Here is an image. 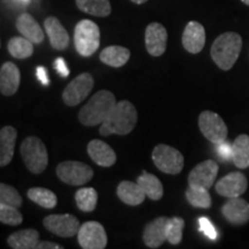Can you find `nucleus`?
I'll use <instances>...</instances> for the list:
<instances>
[{"label": "nucleus", "instance_id": "nucleus-1", "mask_svg": "<svg viewBox=\"0 0 249 249\" xmlns=\"http://www.w3.org/2000/svg\"><path fill=\"white\" fill-rule=\"evenodd\" d=\"M136 121L138 112L135 107L128 101H120L114 105L107 119L103 121L99 133L103 136H108L111 134L127 135L134 129Z\"/></svg>", "mask_w": 249, "mask_h": 249}, {"label": "nucleus", "instance_id": "nucleus-2", "mask_svg": "<svg viewBox=\"0 0 249 249\" xmlns=\"http://www.w3.org/2000/svg\"><path fill=\"white\" fill-rule=\"evenodd\" d=\"M242 48V38L239 34L229 31L218 36L211 46V58L220 70L230 71L238 60Z\"/></svg>", "mask_w": 249, "mask_h": 249}, {"label": "nucleus", "instance_id": "nucleus-3", "mask_svg": "<svg viewBox=\"0 0 249 249\" xmlns=\"http://www.w3.org/2000/svg\"><path fill=\"white\" fill-rule=\"evenodd\" d=\"M117 104L116 96L107 90L96 92L79 112L80 123L85 126L102 124Z\"/></svg>", "mask_w": 249, "mask_h": 249}, {"label": "nucleus", "instance_id": "nucleus-4", "mask_svg": "<svg viewBox=\"0 0 249 249\" xmlns=\"http://www.w3.org/2000/svg\"><path fill=\"white\" fill-rule=\"evenodd\" d=\"M21 156L27 169L34 174H39L45 171L49 163L48 150L42 140L36 136L24 139L20 148Z\"/></svg>", "mask_w": 249, "mask_h": 249}, {"label": "nucleus", "instance_id": "nucleus-5", "mask_svg": "<svg viewBox=\"0 0 249 249\" xmlns=\"http://www.w3.org/2000/svg\"><path fill=\"white\" fill-rule=\"evenodd\" d=\"M101 33L97 24L90 20H82L75 26L74 43L79 54L82 57H90L99 48Z\"/></svg>", "mask_w": 249, "mask_h": 249}, {"label": "nucleus", "instance_id": "nucleus-6", "mask_svg": "<svg viewBox=\"0 0 249 249\" xmlns=\"http://www.w3.org/2000/svg\"><path fill=\"white\" fill-rule=\"evenodd\" d=\"M151 157L156 167L164 173L178 174L183 169V156L181 152L170 145H156Z\"/></svg>", "mask_w": 249, "mask_h": 249}, {"label": "nucleus", "instance_id": "nucleus-7", "mask_svg": "<svg viewBox=\"0 0 249 249\" xmlns=\"http://www.w3.org/2000/svg\"><path fill=\"white\" fill-rule=\"evenodd\" d=\"M57 176L67 185L82 186L92 179L93 170L81 161L65 160L57 166Z\"/></svg>", "mask_w": 249, "mask_h": 249}, {"label": "nucleus", "instance_id": "nucleus-8", "mask_svg": "<svg viewBox=\"0 0 249 249\" xmlns=\"http://www.w3.org/2000/svg\"><path fill=\"white\" fill-rule=\"evenodd\" d=\"M198 127H200L204 138L213 143H220L226 141L227 129L224 120L213 111L202 112L198 117Z\"/></svg>", "mask_w": 249, "mask_h": 249}, {"label": "nucleus", "instance_id": "nucleus-9", "mask_svg": "<svg viewBox=\"0 0 249 249\" xmlns=\"http://www.w3.org/2000/svg\"><path fill=\"white\" fill-rule=\"evenodd\" d=\"M93 88V77L89 73H82L76 76L62 92V101L68 107H76L88 97Z\"/></svg>", "mask_w": 249, "mask_h": 249}, {"label": "nucleus", "instance_id": "nucleus-10", "mask_svg": "<svg viewBox=\"0 0 249 249\" xmlns=\"http://www.w3.org/2000/svg\"><path fill=\"white\" fill-rule=\"evenodd\" d=\"M77 241L83 249H104L107 245V235L101 223L87 222L80 227Z\"/></svg>", "mask_w": 249, "mask_h": 249}, {"label": "nucleus", "instance_id": "nucleus-11", "mask_svg": "<svg viewBox=\"0 0 249 249\" xmlns=\"http://www.w3.org/2000/svg\"><path fill=\"white\" fill-rule=\"evenodd\" d=\"M45 229L61 238H71L80 230L79 219L73 214H50L43 220Z\"/></svg>", "mask_w": 249, "mask_h": 249}, {"label": "nucleus", "instance_id": "nucleus-12", "mask_svg": "<svg viewBox=\"0 0 249 249\" xmlns=\"http://www.w3.org/2000/svg\"><path fill=\"white\" fill-rule=\"evenodd\" d=\"M218 174V165L213 160H204L196 165L188 176L189 187H201L209 189Z\"/></svg>", "mask_w": 249, "mask_h": 249}, {"label": "nucleus", "instance_id": "nucleus-13", "mask_svg": "<svg viewBox=\"0 0 249 249\" xmlns=\"http://www.w3.org/2000/svg\"><path fill=\"white\" fill-rule=\"evenodd\" d=\"M248 181L245 174L241 172H232L218 180L216 183V192L227 198L239 197L247 191Z\"/></svg>", "mask_w": 249, "mask_h": 249}, {"label": "nucleus", "instance_id": "nucleus-14", "mask_svg": "<svg viewBox=\"0 0 249 249\" xmlns=\"http://www.w3.org/2000/svg\"><path fill=\"white\" fill-rule=\"evenodd\" d=\"M167 45V31L158 22H152L145 29V48L149 54L160 57Z\"/></svg>", "mask_w": 249, "mask_h": 249}, {"label": "nucleus", "instance_id": "nucleus-15", "mask_svg": "<svg viewBox=\"0 0 249 249\" xmlns=\"http://www.w3.org/2000/svg\"><path fill=\"white\" fill-rule=\"evenodd\" d=\"M170 218L158 217L145 226L143 241L149 248H158L167 240V226Z\"/></svg>", "mask_w": 249, "mask_h": 249}, {"label": "nucleus", "instance_id": "nucleus-16", "mask_svg": "<svg viewBox=\"0 0 249 249\" xmlns=\"http://www.w3.org/2000/svg\"><path fill=\"white\" fill-rule=\"evenodd\" d=\"M205 44V30L201 23L191 21L182 34V45L189 53H200Z\"/></svg>", "mask_w": 249, "mask_h": 249}, {"label": "nucleus", "instance_id": "nucleus-17", "mask_svg": "<svg viewBox=\"0 0 249 249\" xmlns=\"http://www.w3.org/2000/svg\"><path fill=\"white\" fill-rule=\"evenodd\" d=\"M223 216L233 225H244L249 220V203L239 197H231L222 208Z\"/></svg>", "mask_w": 249, "mask_h": 249}, {"label": "nucleus", "instance_id": "nucleus-18", "mask_svg": "<svg viewBox=\"0 0 249 249\" xmlns=\"http://www.w3.org/2000/svg\"><path fill=\"white\" fill-rule=\"evenodd\" d=\"M20 70L14 62H5L0 70V91L4 96H13L20 87Z\"/></svg>", "mask_w": 249, "mask_h": 249}, {"label": "nucleus", "instance_id": "nucleus-19", "mask_svg": "<svg viewBox=\"0 0 249 249\" xmlns=\"http://www.w3.org/2000/svg\"><path fill=\"white\" fill-rule=\"evenodd\" d=\"M88 154L96 164L103 167H110L116 164L117 155L107 143L101 140H92L88 144Z\"/></svg>", "mask_w": 249, "mask_h": 249}, {"label": "nucleus", "instance_id": "nucleus-20", "mask_svg": "<svg viewBox=\"0 0 249 249\" xmlns=\"http://www.w3.org/2000/svg\"><path fill=\"white\" fill-rule=\"evenodd\" d=\"M44 28L49 35L51 46L55 50H65L70 44V36L67 30L57 18L50 17L44 21Z\"/></svg>", "mask_w": 249, "mask_h": 249}, {"label": "nucleus", "instance_id": "nucleus-21", "mask_svg": "<svg viewBox=\"0 0 249 249\" xmlns=\"http://www.w3.org/2000/svg\"><path fill=\"white\" fill-rule=\"evenodd\" d=\"M17 29L35 44H39L44 40V33L38 22L31 17L30 14L23 13L18 18L17 20Z\"/></svg>", "mask_w": 249, "mask_h": 249}, {"label": "nucleus", "instance_id": "nucleus-22", "mask_svg": "<svg viewBox=\"0 0 249 249\" xmlns=\"http://www.w3.org/2000/svg\"><path fill=\"white\" fill-rule=\"evenodd\" d=\"M17 129L12 126H5L0 130V166L4 167L11 163L14 155Z\"/></svg>", "mask_w": 249, "mask_h": 249}, {"label": "nucleus", "instance_id": "nucleus-23", "mask_svg": "<svg viewBox=\"0 0 249 249\" xmlns=\"http://www.w3.org/2000/svg\"><path fill=\"white\" fill-rule=\"evenodd\" d=\"M7 244L14 249H36L39 244V233L34 229L21 230L8 236Z\"/></svg>", "mask_w": 249, "mask_h": 249}, {"label": "nucleus", "instance_id": "nucleus-24", "mask_svg": "<svg viewBox=\"0 0 249 249\" xmlns=\"http://www.w3.org/2000/svg\"><path fill=\"white\" fill-rule=\"evenodd\" d=\"M118 197L128 205H140L145 198V193L138 182L123 181L117 188Z\"/></svg>", "mask_w": 249, "mask_h": 249}, {"label": "nucleus", "instance_id": "nucleus-25", "mask_svg": "<svg viewBox=\"0 0 249 249\" xmlns=\"http://www.w3.org/2000/svg\"><path fill=\"white\" fill-rule=\"evenodd\" d=\"M130 58V51L127 48L118 45H112L105 48L99 54V59L105 65L111 67H123L127 64Z\"/></svg>", "mask_w": 249, "mask_h": 249}, {"label": "nucleus", "instance_id": "nucleus-26", "mask_svg": "<svg viewBox=\"0 0 249 249\" xmlns=\"http://www.w3.org/2000/svg\"><path fill=\"white\" fill-rule=\"evenodd\" d=\"M136 182L141 186V188L145 193V195L149 198H151V200L158 201L164 194V188L160 180L156 176H154V174L143 171V173L139 177Z\"/></svg>", "mask_w": 249, "mask_h": 249}, {"label": "nucleus", "instance_id": "nucleus-27", "mask_svg": "<svg viewBox=\"0 0 249 249\" xmlns=\"http://www.w3.org/2000/svg\"><path fill=\"white\" fill-rule=\"evenodd\" d=\"M232 160L239 169L249 167V136L241 134L234 140L232 144Z\"/></svg>", "mask_w": 249, "mask_h": 249}, {"label": "nucleus", "instance_id": "nucleus-28", "mask_svg": "<svg viewBox=\"0 0 249 249\" xmlns=\"http://www.w3.org/2000/svg\"><path fill=\"white\" fill-rule=\"evenodd\" d=\"M80 11L93 17L105 18L111 14V4L108 0H75Z\"/></svg>", "mask_w": 249, "mask_h": 249}, {"label": "nucleus", "instance_id": "nucleus-29", "mask_svg": "<svg viewBox=\"0 0 249 249\" xmlns=\"http://www.w3.org/2000/svg\"><path fill=\"white\" fill-rule=\"evenodd\" d=\"M7 49L12 57L17 59H27L34 53L33 42L23 36L13 37L9 39Z\"/></svg>", "mask_w": 249, "mask_h": 249}, {"label": "nucleus", "instance_id": "nucleus-30", "mask_svg": "<svg viewBox=\"0 0 249 249\" xmlns=\"http://www.w3.org/2000/svg\"><path fill=\"white\" fill-rule=\"evenodd\" d=\"M28 197L44 209H53L58 202L57 196L53 192H51L50 189L42 188V187L30 188L28 191Z\"/></svg>", "mask_w": 249, "mask_h": 249}, {"label": "nucleus", "instance_id": "nucleus-31", "mask_svg": "<svg viewBox=\"0 0 249 249\" xmlns=\"http://www.w3.org/2000/svg\"><path fill=\"white\" fill-rule=\"evenodd\" d=\"M186 197L189 204L195 208L208 209L211 207V196L207 188L201 187H189L186 191Z\"/></svg>", "mask_w": 249, "mask_h": 249}, {"label": "nucleus", "instance_id": "nucleus-32", "mask_svg": "<svg viewBox=\"0 0 249 249\" xmlns=\"http://www.w3.org/2000/svg\"><path fill=\"white\" fill-rule=\"evenodd\" d=\"M75 201L80 210L85 211V213H90V211L95 210L96 205H97V192L91 188V187L81 188L76 192Z\"/></svg>", "mask_w": 249, "mask_h": 249}, {"label": "nucleus", "instance_id": "nucleus-33", "mask_svg": "<svg viewBox=\"0 0 249 249\" xmlns=\"http://www.w3.org/2000/svg\"><path fill=\"white\" fill-rule=\"evenodd\" d=\"M0 220L6 225L18 226L22 223L23 217L17 207L0 203Z\"/></svg>", "mask_w": 249, "mask_h": 249}, {"label": "nucleus", "instance_id": "nucleus-34", "mask_svg": "<svg viewBox=\"0 0 249 249\" xmlns=\"http://www.w3.org/2000/svg\"><path fill=\"white\" fill-rule=\"evenodd\" d=\"M0 203L18 208L22 204V197L14 187L2 182L0 183Z\"/></svg>", "mask_w": 249, "mask_h": 249}, {"label": "nucleus", "instance_id": "nucleus-35", "mask_svg": "<svg viewBox=\"0 0 249 249\" xmlns=\"http://www.w3.org/2000/svg\"><path fill=\"white\" fill-rule=\"evenodd\" d=\"M185 227V220L182 218H170L167 226V241L171 245H179L182 240V231Z\"/></svg>", "mask_w": 249, "mask_h": 249}, {"label": "nucleus", "instance_id": "nucleus-36", "mask_svg": "<svg viewBox=\"0 0 249 249\" xmlns=\"http://www.w3.org/2000/svg\"><path fill=\"white\" fill-rule=\"evenodd\" d=\"M198 224H200V231L202 233H204V234L209 239H211V240H216L218 236L217 232L216 230H214L213 223H211L208 218L201 217L200 219H198Z\"/></svg>", "mask_w": 249, "mask_h": 249}, {"label": "nucleus", "instance_id": "nucleus-37", "mask_svg": "<svg viewBox=\"0 0 249 249\" xmlns=\"http://www.w3.org/2000/svg\"><path fill=\"white\" fill-rule=\"evenodd\" d=\"M217 154L222 158L223 160H229L232 158V154H233V149L232 145L229 144L226 141H223L220 143H217V147H216Z\"/></svg>", "mask_w": 249, "mask_h": 249}, {"label": "nucleus", "instance_id": "nucleus-38", "mask_svg": "<svg viewBox=\"0 0 249 249\" xmlns=\"http://www.w3.org/2000/svg\"><path fill=\"white\" fill-rule=\"evenodd\" d=\"M54 67L62 77H67L68 75H70V70H68L66 62H65V60L62 58H58L57 60H55Z\"/></svg>", "mask_w": 249, "mask_h": 249}, {"label": "nucleus", "instance_id": "nucleus-39", "mask_svg": "<svg viewBox=\"0 0 249 249\" xmlns=\"http://www.w3.org/2000/svg\"><path fill=\"white\" fill-rule=\"evenodd\" d=\"M36 75L38 77V80L40 82L43 83L44 86H49L50 81H49V77H48V73H46L45 68L44 67H38L36 71Z\"/></svg>", "mask_w": 249, "mask_h": 249}, {"label": "nucleus", "instance_id": "nucleus-40", "mask_svg": "<svg viewBox=\"0 0 249 249\" xmlns=\"http://www.w3.org/2000/svg\"><path fill=\"white\" fill-rule=\"evenodd\" d=\"M61 246H59L55 242H51V241H39V244L37 245L36 249H61Z\"/></svg>", "mask_w": 249, "mask_h": 249}, {"label": "nucleus", "instance_id": "nucleus-41", "mask_svg": "<svg viewBox=\"0 0 249 249\" xmlns=\"http://www.w3.org/2000/svg\"><path fill=\"white\" fill-rule=\"evenodd\" d=\"M130 1H133L134 4H138V5H141V4H144V2H147L148 0H130Z\"/></svg>", "mask_w": 249, "mask_h": 249}, {"label": "nucleus", "instance_id": "nucleus-42", "mask_svg": "<svg viewBox=\"0 0 249 249\" xmlns=\"http://www.w3.org/2000/svg\"><path fill=\"white\" fill-rule=\"evenodd\" d=\"M18 1H20V2H24V4H28V2H29V0H18Z\"/></svg>", "mask_w": 249, "mask_h": 249}, {"label": "nucleus", "instance_id": "nucleus-43", "mask_svg": "<svg viewBox=\"0 0 249 249\" xmlns=\"http://www.w3.org/2000/svg\"><path fill=\"white\" fill-rule=\"evenodd\" d=\"M242 2H244V4H246V5H248L249 6V0H241Z\"/></svg>", "mask_w": 249, "mask_h": 249}]
</instances>
